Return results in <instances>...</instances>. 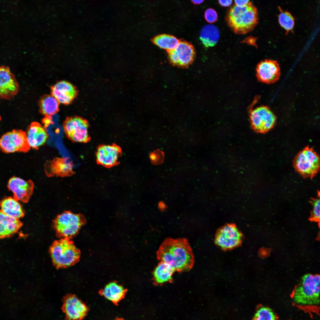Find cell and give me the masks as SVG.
<instances>
[{"label": "cell", "instance_id": "obj_1", "mask_svg": "<svg viewBox=\"0 0 320 320\" xmlns=\"http://www.w3.org/2000/svg\"><path fill=\"white\" fill-rule=\"evenodd\" d=\"M160 262L170 265L179 273L188 272L193 267L194 255L188 240L185 238L166 239L156 252Z\"/></svg>", "mask_w": 320, "mask_h": 320}, {"label": "cell", "instance_id": "obj_2", "mask_svg": "<svg viewBox=\"0 0 320 320\" xmlns=\"http://www.w3.org/2000/svg\"><path fill=\"white\" fill-rule=\"evenodd\" d=\"M320 290L319 275L310 273L304 275L291 294L292 304L310 316H319Z\"/></svg>", "mask_w": 320, "mask_h": 320}, {"label": "cell", "instance_id": "obj_3", "mask_svg": "<svg viewBox=\"0 0 320 320\" xmlns=\"http://www.w3.org/2000/svg\"><path fill=\"white\" fill-rule=\"evenodd\" d=\"M226 19L229 26L235 33L245 34L252 31L257 24V10L250 1L242 7L234 5L228 11Z\"/></svg>", "mask_w": 320, "mask_h": 320}, {"label": "cell", "instance_id": "obj_4", "mask_svg": "<svg viewBox=\"0 0 320 320\" xmlns=\"http://www.w3.org/2000/svg\"><path fill=\"white\" fill-rule=\"evenodd\" d=\"M50 253L57 268H65L74 265L79 260L80 251L71 239L62 238L55 241L50 248Z\"/></svg>", "mask_w": 320, "mask_h": 320}, {"label": "cell", "instance_id": "obj_5", "mask_svg": "<svg viewBox=\"0 0 320 320\" xmlns=\"http://www.w3.org/2000/svg\"><path fill=\"white\" fill-rule=\"evenodd\" d=\"M85 223L81 214L67 211L56 217L53 221L52 226L57 236L71 239L78 233Z\"/></svg>", "mask_w": 320, "mask_h": 320}, {"label": "cell", "instance_id": "obj_6", "mask_svg": "<svg viewBox=\"0 0 320 320\" xmlns=\"http://www.w3.org/2000/svg\"><path fill=\"white\" fill-rule=\"evenodd\" d=\"M293 165L295 170L302 176L312 178L319 171V156L312 148L308 146L297 154Z\"/></svg>", "mask_w": 320, "mask_h": 320}, {"label": "cell", "instance_id": "obj_7", "mask_svg": "<svg viewBox=\"0 0 320 320\" xmlns=\"http://www.w3.org/2000/svg\"><path fill=\"white\" fill-rule=\"evenodd\" d=\"M63 127L67 137L72 142L86 143L90 140L89 124L80 117H67L63 123Z\"/></svg>", "mask_w": 320, "mask_h": 320}, {"label": "cell", "instance_id": "obj_8", "mask_svg": "<svg viewBox=\"0 0 320 320\" xmlns=\"http://www.w3.org/2000/svg\"><path fill=\"white\" fill-rule=\"evenodd\" d=\"M30 148L26 133L21 129H13L7 132L0 139V149L5 153H26Z\"/></svg>", "mask_w": 320, "mask_h": 320}, {"label": "cell", "instance_id": "obj_9", "mask_svg": "<svg viewBox=\"0 0 320 320\" xmlns=\"http://www.w3.org/2000/svg\"><path fill=\"white\" fill-rule=\"evenodd\" d=\"M250 119L252 126L256 132L264 133L274 127L276 119L269 107L262 105L251 110Z\"/></svg>", "mask_w": 320, "mask_h": 320}, {"label": "cell", "instance_id": "obj_10", "mask_svg": "<svg viewBox=\"0 0 320 320\" xmlns=\"http://www.w3.org/2000/svg\"><path fill=\"white\" fill-rule=\"evenodd\" d=\"M243 239V234L233 223L227 224L217 232L215 238L216 244L225 250L234 249L239 246Z\"/></svg>", "mask_w": 320, "mask_h": 320}, {"label": "cell", "instance_id": "obj_11", "mask_svg": "<svg viewBox=\"0 0 320 320\" xmlns=\"http://www.w3.org/2000/svg\"><path fill=\"white\" fill-rule=\"evenodd\" d=\"M171 63L182 67L188 66L193 61L195 55L194 47L191 44L185 41H179L176 48L168 52Z\"/></svg>", "mask_w": 320, "mask_h": 320}, {"label": "cell", "instance_id": "obj_12", "mask_svg": "<svg viewBox=\"0 0 320 320\" xmlns=\"http://www.w3.org/2000/svg\"><path fill=\"white\" fill-rule=\"evenodd\" d=\"M62 310L67 320H81L86 315L88 308L75 296L68 295L63 300Z\"/></svg>", "mask_w": 320, "mask_h": 320}, {"label": "cell", "instance_id": "obj_13", "mask_svg": "<svg viewBox=\"0 0 320 320\" xmlns=\"http://www.w3.org/2000/svg\"><path fill=\"white\" fill-rule=\"evenodd\" d=\"M19 85L9 67H0V98L9 100L18 92Z\"/></svg>", "mask_w": 320, "mask_h": 320}, {"label": "cell", "instance_id": "obj_14", "mask_svg": "<svg viewBox=\"0 0 320 320\" xmlns=\"http://www.w3.org/2000/svg\"><path fill=\"white\" fill-rule=\"evenodd\" d=\"M44 167L45 174L48 177H67L75 173L73 164L67 158L55 157L47 161Z\"/></svg>", "mask_w": 320, "mask_h": 320}, {"label": "cell", "instance_id": "obj_15", "mask_svg": "<svg viewBox=\"0 0 320 320\" xmlns=\"http://www.w3.org/2000/svg\"><path fill=\"white\" fill-rule=\"evenodd\" d=\"M121 154V148L116 144L103 145L97 148L96 158L98 164L107 168L118 163Z\"/></svg>", "mask_w": 320, "mask_h": 320}, {"label": "cell", "instance_id": "obj_16", "mask_svg": "<svg viewBox=\"0 0 320 320\" xmlns=\"http://www.w3.org/2000/svg\"><path fill=\"white\" fill-rule=\"evenodd\" d=\"M9 189L13 193L14 198L18 201L27 202L32 194L34 184L31 180H25L14 176L8 183Z\"/></svg>", "mask_w": 320, "mask_h": 320}, {"label": "cell", "instance_id": "obj_17", "mask_svg": "<svg viewBox=\"0 0 320 320\" xmlns=\"http://www.w3.org/2000/svg\"><path fill=\"white\" fill-rule=\"evenodd\" d=\"M280 68L275 60H265L260 62L256 68V75L260 81L267 84L276 82L279 79Z\"/></svg>", "mask_w": 320, "mask_h": 320}, {"label": "cell", "instance_id": "obj_18", "mask_svg": "<svg viewBox=\"0 0 320 320\" xmlns=\"http://www.w3.org/2000/svg\"><path fill=\"white\" fill-rule=\"evenodd\" d=\"M52 95L59 102L65 105L71 103L76 97L77 91L71 83L65 81H59L51 88Z\"/></svg>", "mask_w": 320, "mask_h": 320}, {"label": "cell", "instance_id": "obj_19", "mask_svg": "<svg viewBox=\"0 0 320 320\" xmlns=\"http://www.w3.org/2000/svg\"><path fill=\"white\" fill-rule=\"evenodd\" d=\"M26 135L29 144L32 149H38L47 141L48 135L39 123L33 122L27 128Z\"/></svg>", "mask_w": 320, "mask_h": 320}, {"label": "cell", "instance_id": "obj_20", "mask_svg": "<svg viewBox=\"0 0 320 320\" xmlns=\"http://www.w3.org/2000/svg\"><path fill=\"white\" fill-rule=\"evenodd\" d=\"M175 271L169 265L160 262L155 268L153 273V283L156 286H161L173 281L172 276Z\"/></svg>", "mask_w": 320, "mask_h": 320}, {"label": "cell", "instance_id": "obj_21", "mask_svg": "<svg viewBox=\"0 0 320 320\" xmlns=\"http://www.w3.org/2000/svg\"><path fill=\"white\" fill-rule=\"evenodd\" d=\"M22 225V223L19 220L9 217L0 211V238L13 235Z\"/></svg>", "mask_w": 320, "mask_h": 320}, {"label": "cell", "instance_id": "obj_22", "mask_svg": "<svg viewBox=\"0 0 320 320\" xmlns=\"http://www.w3.org/2000/svg\"><path fill=\"white\" fill-rule=\"evenodd\" d=\"M1 211L6 215L19 220L23 217L24 211L18 201L14 197H7L1 201Z\"/></svg>", "mask_w": 320, "mask_h": 320}, {"label": "cell", "instance_id": "obj_23", "mask_svg": "<svg viewBox=\"0 0 320 320\" xmlns=\"http://www.w3.org/2000/svg\"><path fill=\"white\" fill-rule=\"evenodd\" d=\"M127 292V289L113 281L107 284L100 291V293L108 300L117 304L124 297Z\"/></svg>", "mask_w": 320, "mask_h": 320}, {"label": "cell", "instance_id": "obj_24", "mask_svg": "<svg viewBox=\"0 0 320 320\" xmlns=\"http://www.w3.org/2000/svg\"><path fill=\"white\" fill-rule=\"evenodd\" d=\"M220 38V32L215 25L208 24L204 26L201 29L200 39L204 46L208 47L215 46Z\"/></svg>", "mask_w": 320, "mask_h": 320}, {"label": "cell", "instance_id": "obj_25", "mask_svg": "<svg viewBox=\"0 0 320 320\" xmlns=\"http://www.w3.org/2000/svg\"><path fill=\"white\" fill-rule=\"evenodd\" d=\"M59 104L58 101L52 95H45L40 100L41 112L46 117L51 116L57 112Z\"/></svg>", "mask_w": 320, "mask_h": 320}, {"label": "cell", "instance_id": "obj_26", "mask_svg": "<svg viewBox=\"0 0 320 320\" xmlns=\"http://www.w3.org/2000/svg\"><path fill=\"white\" fill-rule=\"evenodd\" d=\"M153 42L161 48L168 52L173 50L177 46L179 41L175 36L167 34H161L155 37Z\"/></svg>", "mask_w": 320, "mask_h": 320}, {"label": "cell", "instance_id": "obj_27", "mask_svg": "<svg viewBox=\"0 0 320 320\" xmlns=\"http://www.w3.org/2000/svg\"><path fill=\"white\" fill-rule=\"evenodd\" d=\"M253 320H280L275 311L270 307L260 305L257 308Z\"/></svg>", "mask_w": 320, "mask_h": 320}, {"label": "cell", "instance_id": "obj_28", "mask_svg": "<svg viewBox=\"0 0 320 320\" xmlns=\"http://www.w3.org/2000/svg\"><path fill=\"white\" fill-rule=\"evenodd\" d=\"M280 12L279 16V21L281 25L287 32L292 30L294 25V20L289 12L284 11L279 8Z\"/></svg>", "mask_w": 320, "mask_h": 320}, {"label": "cell", "instance_id": "obj_29", "mask_svg": "<svg viewBox=\"0 0 320 320\" xmlns=\"http://www.w3.org/2000/svg\"><path fill=\"white\" fill-rule=\"evenodd\" d=\"M311 203L313 206V209L310 218L311 220L319 223L320 216L319 196L312 199L311 201Z\"/></svg>", "mask_w": 320, "mask_h": 320}, {"label": "cell", "instance_id": "obj_30", "mask_svg": "<svg viewBox=\"0 0 320 320\" xmlns=\"http://www.w3.org/2000/svg\"><path fill=\"white\" fill-rule=\"evenodd\" d=\"M149 157L152 164L154 165H159L164 161V153L160 149H157L149 154Z\"/></svg>", "mask_w": 320, "mask_h": 320}, {"label": "cell", "instance_id": "obj_31", "mask_svg": "<svg viewBox=\"0 0 320 320\" xmlns=\"http://www.w3.org/2000/svg\"><path fill=\"white\" fill-rule=\"evenodd\" d=\"M204 17L206 20L209 23H213L217 21L218 15L214 9L209 8L207 9L205 12Z\"/></svg>", "mask_w": 320, "mask_h": 320}, {"label": "cell", "instance_id": "obj_32", "mask_svg": "<svg viewBox=\"0 0 320 320\" xmlns=\"http://www.w3.org/2000/svg\"><path fill=\"white\" fill-rule=\"evenodd\" d=\"M249 0H235V5L239 7H242L246 5L249 2Z\"/></svg>", "mask_w": 320, "mask_h": 320}, {"label": "cell", "instance_id": "obj_33", "mask_svg": "<svg viewBox=\"0 0 320 320\" xmlns=\"http://www.w3.org/2000/svg\"><path fill=\"white\" fill-rule=\"evenodd\" d=\"M218 2L222 6L228 7L231 4L232 1L231 0H219Z\"/></svg>", "mask_w": 320, "mask_h": 320}, {"label": "cell", "instance_id": "obj_34", "mask_svg": "<svg viewBox=\"0 0 320 320\" xmlns=\"http://www.w3.org/2000/svg\"><path fill=\"white\" fill-rule=\"evenodd\" d=\"M43 122L45 127H47L49 125L52 123L50 116L46 117L43 120Z\"/></svg>", "mask_w": 320, "mask_h": 320}, {"label": "cell", "instance_id": "obj_35", "mask_svg": "<svg viewBox=\"0 0 320 320\" xmlns=\"http://www.w3.org/2000/svg\"><path fill=\"white\" fill-rule=\"evenodd\" d=\"M204 1V0H192V1L194 4H199L202 3Z\"/></svg>", "mask_w": 320, "mask_h": 320}, {"label": "cell", "instance_id": "obj_36", "mask_svg": "<svg viewBox=\"0 0 320 320\" xmlns=\"http://www.w3.org/2000/svg\"><path fill=\"white\" fill-rule=\"evenodd\" d=\"M1 116H0V121L1 120Z\"/></svg>", "mask_w": 320, "mask_h": 320}, {"label": "cell", "instance_id": "obj_37", "mask_svg": "<svg viewBox=\"0 0 320 320\" xmlns=\"http://www.w3.org/2000/svg\"><path fill=\"white\" fill-rule=\"evenodd\" d=\"M119 320V319H118V320Z\"/></svg>", "mask_w": 320, "mask_h": 320}]
</instances>
